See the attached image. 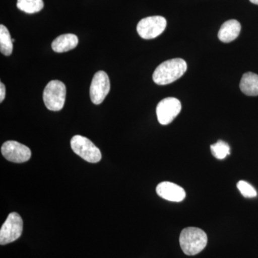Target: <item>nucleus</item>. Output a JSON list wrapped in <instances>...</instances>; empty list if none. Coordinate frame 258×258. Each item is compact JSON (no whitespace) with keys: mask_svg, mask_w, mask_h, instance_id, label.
<instances>
[{"mask_svg":"<svg viewBox=\"0 0 258 258\" xmlns=\"http://www.w3.org/2000/svg\"><path fill=\"white\" fill-rule=\"evenodd\" d=\"M186 70V61L181 58L171 59L158 66L153 74V80L158 85L165 86L180 79Z\"/></svg>","mask_w":258,"mask_h":258,"instance_id":"1","label":"nucleus"},{"mask_svg":"<svg viewBox=\"0 0 258 258\" xmlns=\"http://www.w3.org/2000/svg\"><path fill=\"white\" fill-rule=\"evenodd\" d=\"M179 243L184 254L195 255L201 252L208 244L205 231L197 227H187L181 231Z\"/></svg>","mask_w":258,"mask_h":258,"instance_id":"2","label":"nucleus"},{"mask_svg":"<svg viewBox=\"0 0 258 258\" xmlns=\"http://www.w3.org/2000/svg\"><path fill=\"white\" fill-rule=\"evenodd\" d=\"M66 87L63 83L53 80L47 83L43 92V101L47 109L59 111L66 102Z\"/></svg>","mask_w":258,"mask_h":258,"instance_id":"3","label":"nucleus"},{"mask_svg":"<svg viewBox=\"0 0 258 258\" xmlns=\"http://www.w3.org/2000/svg\"><path fill=\"white\" fill-rule=\"evenodd\" d=\"M73 151L85 161L98 163L101 161V151L90 139L81 135L74 136L71 141Z\"/></svg>","mask_w":258,"mask_h":258,"instance_id":"4","label":"nucleus"},{"mask_svg":"<svg viewBox=\"0 0 258 258\" xmlns=\"http://www.w3.org/2000/svg\"><path fill=\"white\" fill-rule=\"evenodd\" d=\"M23 219L17 212H12L0 230V244L5 245L18 240L23 233Z\"/></svg>","mask_w":258,"mask_h":258,"instance_id":"5","label":"nucleus"},{"mask_svg":"<svg viewBox=\"0 0 258 258\" xmlns=\"http://www.w3.org/2000/svg\"><path fill=\"white\" fill-rule=\"evenodd\" d=\"M166 20L164 17L152 16L142 19L137 25L139 36L145 40L156 38L165 30Z\"/></svg>","mask_w":258,"mask_h":258,"instance_id":"6","label":"nucleus"},{"mask_svg":"<svg viewBox=\"0 0 258 258\" xmlns=\"http://www.w3.org/2000/svg\"><path fill=\"white\" fill-rule=\"evenodd\" d=\"M181 110V102L177 98L173 97L164 98L157 105L158 120L161 125L169 124L179 114Z\"/></svg>","mask_w":258,"mask_h":258,"instance_id":"7","label":"nucleus"},{"mask_svg":"<svg viewBox=\"0 0 258 258\" xmlns=\"http://www.w3.org/2000/svg\"><path fill=\"white\" fill-rule=\"evenodd\" d=\"M110 88V80L106 73L102 71L97 72L93 76L90 88V96L93 103L101 104L109 93Z\"/></svg>","mask_w":258,"mask_h":258,"instance_id":"8","label":"nucleus"},{"mask_svg":"<svg viewBox=\"0 0 258 258\" xmlns=\"http://www.w3.org/2000/svg\"><path fill=\"white\" fill-rule=\"evenodd\" d=\"M2 154L7 160L14 163H24L31 157L30 149L15 141L5 142L1 148Z\"/></svg>","mask_w":258,"mask_h":258,"instance_id":"9","label":"nucleus"},{"mask_svg":"<svg viewBox=\"0 0 258 258\" xmlns=\"http://www.w3.org/2000/svg\"><path fill=\"white\" fill-rule=\"evenodd\" d=\"M156 191L159 197L168 201L179 203L186 198V192L182 187L169 181H163L158 184Z\"/></svg>","mask_w":258,"mask_h":258,"instance_id":"10","label":"nucleus"},{"mask_svg":"<svg viewBox=\"0 0 258 258\" xmlns=\"http://www.w3.org/2000/svg\"><path fill=\"white\" fill-rule=\"evenodd\" d=\"M241 25L237 20H230L222 25L218 32L220 41L228 43L235 40L240 35Z\"/></svg>","mask_w":258,"mask_h":258,"instance_id":"11","label":"nucleus"},{"mask_svg":"<svg viewBox=\"0 0 258 258\" xmlns=\"http://www.w3.org/2000/svg\"><path fill=\"white\" fill-rule=\"evenodd\" d=\"M79 44V38L74 34H64L52 42V50L56 52H66L74 50Z\"/></svg>","mask_w":258,"mask_h":258,"instance_id":"12","label":"nucleus"},{"mask_svg":"<svg viewBox=\"0 0 258 258\" xmlns=\"http://www.w3.org/2000/svg\"><path fill=\"white\" fill-rule=\"evenodd\" d=\"M240 88L247 96H258V75L251 72L244 74L241 79Z\"/></svg>","mask_w":258,"mask_h":258,"instance_id":"13","label":"nucleus"},{"mask_svg":"<svg viewBox=\"0 0 258 258\" xmlns=\"http://www.w3.org/2000/svg\"><path fill=\"white\" fill-rule=\"evenodd\" d=\"M13 50V39L5 25H0V51L5 56L11 55Z\"/></svg>","mask_w":258,"mask_h":258,"instance_id":"14","label":"nucleus"},{"mask_svg":"<svg viewBox=\"0 0 258 258\" xmlns=\"http://www.w3.org/2000/svg\"><path fill=\"white\" fill-rule=\"evenodd\" d=\"M17 7L28 14H35L43 9L44 3L43 0H18Z\"/></svg>","mask_w":258,"mask_h":258,"instance_id":"15","label":"nucleus"},{"mask_svg":"<svg viewBox=\"0 0 258 258\" xmlns=\"http://www.w3.org/2000/svg\"><path fill=\"white\" fill-rule=\"evenodd\" d=\"M212 155L217 159H224L230 154V148L228 144L223 141H218L217 143L212 144L211 147Z\"/></svg>","mask_w":258,"mask_h":258,"instance_id":"16","label":"nucleus"},{"mask_svg":"<svg viewBox=\"0 0 258 258\" xmlns=\"http://www.w3.org/2000/svg\"><path fill=\"white\" fill-rule=\"evenodd\" d=\"M239 191L242 196L246 198H253L257 197V191L255 189L245 181H240L237 184Z\"/></svg>","mask_w":258,"mask_h":258,"instance_id":"17","label":"nucleus"},{"mask_svg":"<svg viewBox=\"0 0 258 258\" xmlns=\"http://www.w3.org/2000/svg\"><path fill=\"white\" fill-rule=\"evenodd\" d=\"M5 95H6V88L5 86L3 83H0V102L4 101L5 98Z\"/></svg>","mask_w":258,"mask_h":258,"instance_id":"18","label":"nucleus"},{"mask_svg":"<svg viewBox=\"0 0 258 258\" xmlns=\"http://www.w3.org/2000/svg\"><path fill=\"white\" fill-rule=\"evenodd\" d=\"M249 1H250L251 3H253L254 5H258V0H249Z\"/></svg>","mask_w":258,"mask_h":258,"instance_id":"19","label":"nucleus"}]
</instances>
